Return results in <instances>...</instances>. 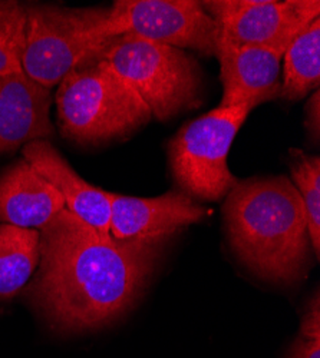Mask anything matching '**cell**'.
I'll list each match as a JSON object with an SVG mask.
<instances>
[{
    "label": "cell",
    "mask_w": 320,
    "mask_h": 358,
    "mask_svg": "<svg viewBox=\"0 0 320 358\" xmlns=\"http://www.w3.org/2000/svg\"><path fill=\"white\" fill-rule=\"evenodd\" d=\"M41 232L26 291L56 328L85 331L127 313L147 288L168 240L120 241L62 210Z\"/></svg>",
    "instance_id": "1"
},
{
    "label": "cell",
    "mask_w": 320,
    "mask_h": 358,
    "mask_svg": "<svg viewBox=\"0 0 320 358\" xmlns=\"http://www.w3.org/2000/svg\"><path fill=\"white\" fill-rule=\"evenodd\" d=\"M230 247L258 278L292 284L306 277L312 244L303 201L286 175L249 178L224 198Z\"/></svg>",
    "instance_id": "2"
},
{
    "label": "cell",
    "mask_w": 320,
    "mask_h": 358,
    "mask_svg": "<svg viewBox=\"0 0 320 358\" xmlns=\"http://www.w3.org/2000/svg\"><path fill=\"white\" fill-rule=\"evenodd\" d=\"M55 102L60 132L82 145L125 139L153 119L148 106L101 53L61 80Z\"/></svg>",
    "instance_id": "3"
},
{
    "label": "cell",
    "mask_w": 320,
    "mask_h": 358,
    "mask_svg": "<svg viewBox=\"0 0 320 358\" xmlns=\"http://www.w3.org/2000/svg\"><path fill=\"white\" fill-rule=\"evenodd\" d=\"M101 56L158 121H169L202 103L200 65L183 49L123 35L106 41Z\"/></svg>",
    "instance_id": "4"
},
{
    "label": "cell",
    "mask_w": 320,
    "mask_h": 358,
    "mask_svg": "<svg viewBox=\"0 0 320 358\" xmlns=\"http://www.w3.org/2000/svg\"><path fill=\"white\" fill-rule=\"evenodd\" d=\"M257 106L216 108L177 132L168 143V161L179 189L193 199L217 202L239 184L227 157L239 129Z\"/></svg>",
    "instance_id": "5"
},
{
    "label": "cell",
    "mask_w": 320,
    "mask_h": 358,
    "mask_svg": "<svg viewBox=\"0 0 320 358\" xmlns=\"http://www.w3.org/2000/svg\"><path fill=\"white\" fill-rule=\"evenodd\" d=\"M26 41L23 72L50 89L88 59L101 53L105 43L91 36V29L105 9H69L53 5L25 6Z\"/></svg>",
    "instance_id": "6"
},
{
    "label": "cell",
    "mask_w": 320,
    "mask_h": 358,
    "mask_svg": "<svg viewBox=\"0 0 320 358\" xmlns=\"http://www.w3.org/2000/svg\"><path fill=\"white\" fill-rule=\"evenodd\" d=\"M123 35L216 56L217 26L197 0H116L92 26L91 36L105 43Z\"/></svg>",
    "instance_id": "7"
},
{
    "label": "cell",
    "mask_w": 320,
    "mask_h": 358,
    "mask_svg": "<svg viewBox=\"0 0 320 358\" xmlns=\"http://www.w3.org/2000/svg\"><path fill=\"white\" fill-rule=\"evenodd\" d=\"M217 35L246 46L287 50L303 29L320 16L319 0H206L201 2Z\"/></svg>",
    "instance_id": "8"
},
{
    "label": "cell",
    "mask_w": 320,
    "mask_h": 358,
    "mask_svg": "<svg viewBox=\"0 0 320 358\" xmlns=\"http://www.w3.org/2000/svg\"><path fill=\"white\" fill-rule=\"evenodd\" d=\"M209 210L181 189L155 198H134L111 192L109 235L115 240H169L204 220Z\"/></svg>",
    "instance_id": "9"
},
{
    "label": "cell",
    "mask_w": 320,
    "mask_h": 358,
    "mask_svg": "<svg viewBox=\"0 0 320 358\" xmlns=\"http://www.w3.org/2000/svg\"><path fill=\"white\" fill-rule=\"evenodd\" d=\"M286 50L236 45L217 35L223 98L217 108L263 103L280 95L281 61Z\"/></svg>",
    "instance_id": "10"
},
{
    "label": "cell",
    "mask_w": 320,
    "mask_h": 358,
    "mask_svg": "<svg viewBox=\"0 0 320 358\" xmlns=\"http://www.w3.org/2000/svg\"><path fill=\"white\" fill-rule=\"evenodd\" d=\"M50 102V89L25 72L0 76V154L52 138Z\"/></svg>",
    "instance_id": "11"
},
{
    "label": "cell",
    "mask_w": 320,
    "mask_h": 358,
    "mask_svg": "<svg viewBox=\"0 0 320 358\" xmlns=\"http://www.w3.org/2000/svg\"><path fill=\"white\" fill-rule=\"evenodd\" d=\"M23 159L60 192L65 210L98 232L109 235L111 192L86 182L46 139L25 145Z\"/></svg>",
    "instance_id": "12"
},
{
    "label": "cell",
    "mask_w": 320,
    "mask_h": 358,
    "mask_svg": "<svg viewBox=\"0 0 320 358\" xmlns=\"http://www.w3.org/2000/svg\"><path fill=\"white\" fill-rule=\"evenodd\" d=\"M62 210L60 192L25 159L0 175V224L41 229Z\"/></svg>",
    "instance_id": "13"
},
{
    "label": "cell",
    "mask_w": 320,
    "mask_h": 358,
    "mask_svg": "<svg viewBox=\"0 0 320 358\" xmlns=\"http://www.w3.org/2000/svg\"><path fill=\"white\" fill-rule=\"evenodd\" d=\"M41 259V232L0 224V300L25 288Z\"/></svg>",
    "instance_id": "14"
},
{
    "label": "cell",
    "mask_w": 320,
    "mask_h": 358,
    "mask_svg": "<svg viewBox=\"0 0 320 358\" xmlns=\"http://www.w3.org/2000/svg\"><path fill=\"white\" fill-rule=\"evenodd\" d=\"M280 95L286 101H302L319 91L320 85V16L310 22L283 55Z\"/></svg>",
    "instance_id": "15"
},
{
    "label": "cell",
    "mask_w": 320,
    "mask_h": 358,
    "mask_svg": "<svg viewBox=\"0 0 320 358\" xmlns=\"http://www.w3.org/2000/svg\"><path fill=\"white\" fill-rule=\"evenodd\" d=\"M290 181L298 189L307 221L312 250L320 257V158L307 155L299 149L290 151L288 159Z\"/></svg>",
    "instance_id": "16"
},
{
    "label": "cell",
    "mask_w": 320,
    "mask_h": 358,
    "mask_svg": "<svg viewBox=\"0 0 320 358\" xmlns=\"http://www.w3.org/2000/svg\"><path fill=\"white\" fill-rule=\"evenodd\" d=\"M25 41V6L13 0H0V76L23 72Z\"/></svg>",
    "instance_id": "17"
},
{
    "label": "cell",
    "mask_w": 320,
    "mask_h": 358,
    "mask_svg": "<svg viewBox=\"0 0 320 358\" xmlns=\"http://www.w3.org/2000/svg\"><path fill=\"white\" fill-rule=\"evenodd\" d=\"M300 337L309 340H320V303L319 294L316 292L314 300L307 304L300 322Z\"/></svg>",
    "instance_id": "18"
},
{
    "label": "cell",
    "mask_w": 320,
    "mask_h": 358,
    "mask_svg": "<svg viewBox=\"0 0 320 358\" xmlns=\"http://www.w3.org/2000/svg\"><path fill=\"white\" fill-rule=\"evenodd\" d=\"M305 127L314 142H319L320 135V96L319 91H314L306 103Z\"/></svg>",
    "instance_id": "19"
},
{
    "label": "cell",
    "mask_w": 320,
    "mask_h": 358,
    "mask_svg": "<svg viewBox=\"0 0 320 358\" xmlns=\"http://www.w3.org/2000/svg\"><path fill=\"white\" fill-rule=\"evenodd\" d=\"M287 358H320V340L298 337Z\"/></svg>",
    "instance_id": "20"
}]
</instances>
